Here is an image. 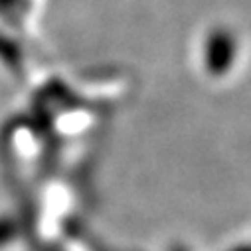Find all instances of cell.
<instances>
[{
	"label": "cell",
	"instance_id": "cell-1",
	"mask_svg": "<svg viewBox=\"0 0 251 251\" xmlns=\"http://www.w3.org/2000/svg\"><path fill=\"white\" fill-rule=\"evenodd\" d=\"M206 68L210 74H226L235 57V38L227 30H216L206 40Z\"/></svg>",
	"mask_w": 251,
	"mask_h": 251
},
{
	"label": "cell",
	"instance_id": "cell-2",
	"mask_svg": "<svg viewBox=\"0 0 251 251\" xmlns=\"http://www.w3.org/2000/svg\"><path fill=\"white\" fill-rule=\"evenodd\" d=\"M229 251H251V245H249V243H243V245H235V247H231Z\"/></svg>",
	"mask_w": 251,
	"mask_h": 251
},
{
	"label": "cell",
	"instance_id": "cell-3",
	"mask_svg": "<svg viewBox=\"0 0 251 251\" xmlns=\"http://www.w3.org/2000/svg\"><path fill=\"white\" fill-rule=\"evenodd\" d=\"M172 251H186V249H182V247H176V249H172Z\"/></svg>",
	"mask_w": 251,
	"mask_h": 251
}]
</instances>
